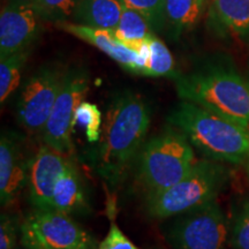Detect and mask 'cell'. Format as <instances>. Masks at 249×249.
Returning <instances> with one entry per match:
<instances>
[{"label": "cell", "instance_id": "1", "mask_svg": "<svg viewBox=\"0 0 249 249\" xmlns=\"http://www.w3.org/2000/svg\"><path fill=\"white\" fill-rule=\"evenodd\" d=\"M151 124V107L139 93H116L108 105L99 141L89 163L101 178L116 188L127 178L144 144Z\"/></svg>", "mask_w": 249, "mask_h": 249}, {"label": "cell", "instance_id": "2", "mask_svg": "<svg viewBox=\"0 0 249 249\" xmlns=\"http://www.w3.org/2000/svg\"><path fill=\"white\" fill-rule=\"evenodd\" d=\"M167 123L181 130L193 147L211 160L249 165V129L241 124L187 101L170 112Z\"/></svg>", "mask_w": 249, "mask_h": 249}, {"label": "cell", "instance_id": "3", "mask_svg": "<svg viewBox=\"0 0 249 249\" xmlns=\"http://www.w3.org/2000/svg\"><path fill=\"white\" fill-rule=\"evenodd\" d=\"M182 101L194 103L249 129V79L226 64H207L177 75Z\"/></svg>", "mask_w": 249, "mask_h": 249}, {"label": "cell", "instance_id": "4", "mask_svg": "<svg viewBox=\"0 0 249 249\" xmlns=\"http://www.w3.org/2000/svg\"><path fill=\"white\" fill-rule=\"evenodd\" d=\"M192 143L171 126L143 144L136 160V177L147 196L179 182L196 163Z\"/></svg>", "mask_w": 249, "mask_h": 249}, {"label": "cell", "instance_id": "5", "mask_svg": "<svg viewBox=\"0 0 249 249\" xmlns=\"http://www.w3.org/2000/svg\"><path fill=\"white\" fill-rule=\"evenodd\" d=\"M230 179L229 170L214 160H197L183 178L170 188L145 197L151 218L170 219L216 200Z\"/></svg>", "mask_w": 249, "mask_h": 249}, {"label": "cell", "instance_id": "6", "mask_svg": "<svg viewBox=\"0 0 249 249\" xmlns=\"http://www.w3.org/2000/svg\"><path fill=\"white\" fill-rule=\"evenodd\" d=\"M164 235L173 249H224L230 226L216 200L170 218Z\"/></svg>", "mask_w": 249, "mask_h": 249}, {"label": "cell", "instance_id": "7", "mask_svg": "<svg viewBox=\"0 0 249 249\" xmlns=\"http://www.w3.org/2000/svg\"><path fill=\"white\" fill-rule=\"evenodd\" d=\"M20 244L27 249H80L96 241L68 214L35 209L21 223Z\"/></svg>", "mask_w": 249, "mask_h": 249}, {"label": "cell", "instance_id": "8", "mask_svg": "<svg viewBox=\"0 0 249 249\" xmlns=\"http://www.w3.org/2000/svg\"><path fill=\"white\" fill-rule=\"evenodd\" d=\"M65 73L66 70L60 65H44L24 82L18 92L15 114L18 124L28 132L43 133L61 89Z\"/></svg>", "mask_w": 249, "mask_h": 249}, {"label": "cell", "instance_id": "9", "mask_svg": "<svg viewBox=\"0 0 249 249\" xmlns=\"http://www.w3.org/2000/svg\"><path fill=\"white\" fill-rule=\"evenodd\" d=\"M89 87L90 77L86 68L73 67L66 70L61 89L42 133V139L46 145L66 156L73 155L71 123L74 112L77 105L85 101Z\"/></svg>", "mask_w": 249, "mask_h": 249}, {"label": "cell", "instance_id": "10", "mask_svg": "<svg viewBox=\"0 0 249 249\" xmlns=\"http://www.w3.org/2000/svg\"><path fill=\"white\" fill-rule=\"evenodd\" d=\"M68 160L66 155L46 144L42 145L30 158L27 187L34 209L52 210L54 186Z\"/></svg>", "mask_w": 249, "mask_h": 249}, {"label": "cell", "instance_id": "11", "mask_svg": "<svg viewBox=\"0 0 249 249\" xmlns=\"http://www.w3.org/2000/svg\"><path fill=\"white\" fill-rule=\"evenodd\" d=\"M29 161L22 138L13 132H2L0 138V202L7 207L17 200L28 183Z\"/></svg>", "mask_w": 249, "mask_h": 249}, {"label": "cell", "instance_id": "12", "mask_svg": "<svg viewBox=\"0 0 249 249\" xmlns=\"http://www.w3.org/2000/svg\"><path fill=\"white\" fill-rule=\"evenodd\" d=\"M38 14L33 7L7 5L0 15V58L29 49L39 33Z\"/></svg>", "mask_w": 249, "mask_h": 249}, {"label": "cell", "instance_id": "13", "mask_svg": "<svg viewBox=\"0 0 249 249\" xmlns=\"http://www.w3.org/2000/svg\"><path fill=\"white\" fill-rule=\"evenodd\" d=\"M59 28L67 31L77 38L85 40L104 52L114 61H117L121 67L130 71V73L144 75V65L141 60L139 52L129 49L123 43L119 42L114 36L113 30L111 29H99L83 24L60 22L58 23Z\"/></svg>", "mask_w": 249, "mask_h": 249}, {"label": "cell", "instance_id": "14", "mask_svg": "<svg viewBox=\"0 0 249 249\" xmlns=\"http://www.w3.org/2000/svg\"><path fill=\"white\" fill-rule=\"evenodd\" d=\"M52 210L68 216H87L90 203L85 181L73 158L67 161L64 172L59 177L52 196Z\"/></svg>", "mask_w": 249, "mask_h": 249}, {"label": "cell", "instance_id": "15", "mask_svg": "<svg viewBox=\"0 0 249 249\" xmlns=\"http://www.w3.org/2000/svg\"><path fill=\"white\" fill-rule=\"evenodd\" d=\"M123 11L120 0H81L71 20L83 26L114 30Z\"/></svg>", "mask_w": 249, "mask_h": 249}, {"label": "cell", "instance_id": "16", "mask_svg": "<svg viewBox=\"0 0 249 249\" xmlns=\"http://www.w3.org/2000/svg\"><path fill=\"white\" fill-rule=\"evenodd\" d=\"M211 17L236 36L249 39V0H213Z\"/></svg>", "mask_w": 249, "mask_h": 249}, {"label": "cell", "instance_id": "17", "mask_svg": "<svg viewBox=\"0 0 249 249\" xmlns=\"http://www.w3.org/2000/svg\"><path fill=\"white\" fill-rule=\"evenodd\" d=\"M113 33L119 42L136 52L143 40L154 35L148 21L138 12L126 7H124L119 24Z\"/></svg>", "mask_w": 249, "mask_h": 249}, {"label": "cell", "instance_id": "18", "mask_svg": "<svg viewBox=\"0 0 249 249\" xmlns=\"http://www.w3.org/2000/svg\"><path fill=\"white\" fill-rule=\"evenodd\" d=\"M207 0H166L167 22L177 35L192 29L200 21Z\"/></svg>", "mask_w": 249, "mask_h": 249}, {"label": "cell", "instance_id": "19", "mask_svg": "<svg viewBox=\"0 0 249 249\" xmlns=\"http://www.w3.org/2000/svg\"><path fill=\"white\" fill-rule=\"evenodd\" d=\"M30 50L17 52L0 62V102L1 104L11 97L12 93L20 87L22 70L29 57Z\"/></svg>", "mask_w": 249, "mask_h": 249}, {"label": "cell", "instance_id": "20", "mask_svg": "<svg viewBox=\"0 0 249 249\" xmlns=\"http://www.w3.org/2000/svg\"><path fill=\"white\" fill-rule=\"evenodd\" d=\"M71 127L73 133H75L76 127L82 129L87 141L96 144L101 139L103 128L102 112L97 105L86 101L81 102L74 112Z\"/></svg>", "mask_w": 249, "mask_h": 249}, {"label": "cell", "instance_id": "21", "mask_svg": "<svg viewBox=\"0 0 249 249\" xmlns=\"http://www.w3.org/2000/svg\"><path fill=\"white\" fill-rule=\"evenodd\" d=\"M148 42L150 55H149L148 68L144 76L176 77L178 75L176 73L173 55L167 49V46L155 35L149 37Z\"/></svg>", "mask_w": 249, "mask_h": 249}, {"label": "cell", "instance_id": "22", "mask_svg": "<svg viewBox=\"0 0 249 249\" xmlns=\"http://www.w3.org/2000/svg\"><path fill=\"white\" fill-rule=\"evenodd\" d=\"M124 7L142 15L152 30H161L167 22L166 0H120Z\"/></svg>", "mask_w": 249, "mask_h": 249}, {"label": "cell", "instance_id": "23", "mask_svg": "<svg viewBox=\"0 0 249 249\" xmlns=\"http://www.w3.org/2000/svg\"><path fill=\"white\" fill-rule=\"evenodd\" d=\"M80 2L81 0H36L33 8L43 20L60 23L71 18Z\"/></svg>", "mask_w": 249, "mask_h": 249}, {"label": "cell", "instance_id": "24", "mask_svg": "<svg viewBox=\"0 0 249 249\" xmlns=\"http://www.w3.org/2000/svg\"><path fill=\"white\" fill-rule=\"evenodd\" d=\"M230 233V242L233 247L249 249V198H245L236 208Z\"/></svg>", "mask_w": 249, "mask_h": 249}, {"label": "cell", "instance_id": "25", "mask_svg": "<svg viewBox=\"0 0 249 249\" xmlns=\"http://www.w3.org/2000/svg\"><path fill=\"white\" fill-rule=\"evenodd\" d=\"M21 224L18 218L8 213H2L0 218V249H13L18 245Z\"/></svg>", "mask_w": 249, "mask_h": 249}, {"label": "cell", "instance_id": "26", "mask_svg": "<svg viewBox=\"0 0 249 249\" xmlns=\"http://www.w3.org/2000/svg\"><path fill=\"white\" fill-rule=\"evenodd\" d=\"M98 249H140L138 246L130 241L124 233L119 229L116 223L112 222L107 234L99 242Z\"/></svg>", "mask_w": 249, "mask_h": 249}, {"label": "cell", "instance_id": "27", "mask_svg": "<svg viewBox=\"0 0 249 249\" xmlns=\"http://www.w3.org/2000/svg\"><path fill=\"white\" fill-rule=\"evenodd\" d=\"M36 0H9L8 5L13 7H33Z\"/></svg>", "mask_w": 249, "mask_h": 249}, {"label": "cell", "instance_id": "28", "mask_svg": "<svg viewBox=\"0 0 249 249\" xmlns=\"http://www.w3.org/2000/svg\"><path fill=\"white\" fill-rule=\"evenodd\" d=\"M80 249H98V246H97V244H92V245L86 246V247L80 248Z\"/></svg>", "mask_w": 249, "mask_h": 249}, {"label": "cell", "instance_id": "29", "mask_svg": "<svg viewBox=\"0 0 249 249\" xmlns=\"http://www.w3.org/2000/svg\"><path fill=\"white\" fill-rule=\"evenodd\" d=\"M13 249H27V248H26V247H23V246L20 244V245H18L17 247H15V248H13Z\"/></svg>", "mask_w": 249, "mask_h": 249}, {"label": "cell", "instance_id": "30", "mask_svg": "<svg viewBox=\"0 0 249 249\" xmlns=\"http://www.w3.org/2000/svg\"><path fill=\"white\" fill-rule=\"evenodd\" d=\"M245 169H246V172H247V176H248V179H249V165L245 166Z\"/></svg>", "mask_w": 249, "mask_h": 249}]
</instances>
